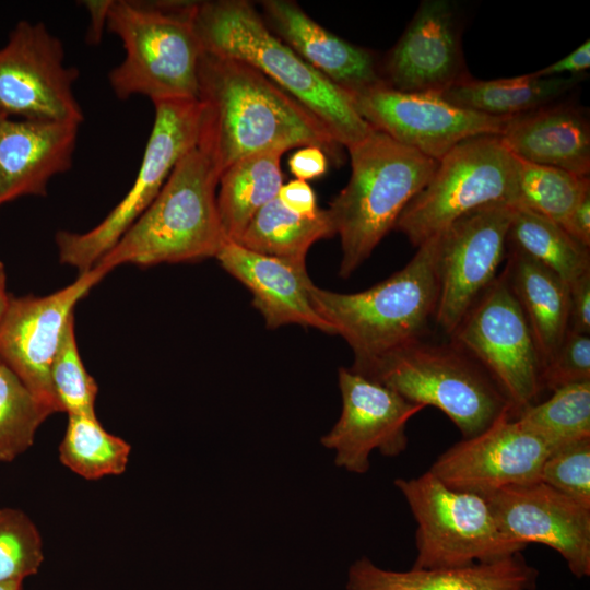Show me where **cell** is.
Masks as SVG:
<instances>
[{"instance_id": "1", "label": "cell", "mask_w": 590, "mask_h": 590, "mask_svg": "<svg viewBox=\"0 0 590 590\" xmlns=\"http://www.w3.org/2000/svg\"><path fill=\"white\" fill-rule=\"evenodd\" d=\"M198 84L197 146L220 176L237 161L266 151L314 145L339 161L341 145L326 126L252 66L203 51Z\"/></svg>"}, {"instance_id": "2", "label": "cell", "mask_w": 590, "mask_h": 590, "mask_svg": "<svg viewBox=\"0 0 590 590\" xmlns=\"http://www.w3.org/2000/svg\"><path fill=\"white\" fill-rule=\"evenodd\" d=\"M192 21L203 51L244 61L310 110L346 149L373 128L349 94L275 36L245 0L197 1Z\"/></svg>"}, {"instance_id": "3", "label": "cell", "mask_w": 590, "mask_h": 590, "mask_svg": "<svg viewBox=\"0 0 590 590\" xmlns=\"http://www.w3.org/2000/svg\"><path fill=\"white\" fill-rule=\"evenodd\" d=\"M417 248L401 270L363 292L344 294L310 286L317 314L351 346L352 367L423 339L435 318L439 296L436 236Z\"/></svg>"}, {"instance_id": "4", "label": "cell", "mask_w": 590, "mask_h": 590, "mask_svg": "<svg viewBox=\"0 0 590 590\" xmlns=\"http://www.w3.org/2000/svg\"><path fill=\"white\" fill-rule=\"evenodd\" d=\"M219 179L210 158L194 146L95 267L108 273L122 264L151 267L215 258L226 241L216 205Z\"/></svg>"}, {"instance_id": "5", "label": "cell", "mask_w": 590, "mask_h": 590, "mask_svg": "<svg viewBox=\"0 0 590 590\" xmlns=\"http://www.w3.org/2000/svg\"><path fill=\"white\" fill-rule=\"evenodd\" d=\"M347 150L351 177L327 209L341 238L342 278L369 258L438 166L437 161L374 128Z\"/></svg>"}, {"instance_id": "6", "label": "cell", "mask_w": 590, "mask_h": 590, "mask_svg": "<svg viewBox=\"0 0 590 590\" xmlns=\"http://www.w3.org/2000/svg\"><path fill=\"white\" fill-rule=\"evenodd\" d=\"M194 3L113 0L106 28L125 49L108 74L117 98L198 99L203 48L192 21Z\"/></svg>"}, {"instance_id": "7", "label": "cell", "mask_w": 590, "mask_h": 590, "mask_svg": "<svg viewBox=\"0 0 590 590\" xmlns=\"http://www.w3.org/2000/svg\"><path fill=\"white\" fill-rule=\"evenodd\" d=\"M351 369L412 403L437 408L463 438L480 434L502 415L516 418L511 403L489 374L453 342L435 344L421 339Z\"/></svg>"}, {"instance_id": "8", "label": "cell", "mask_w": 590, "mask_h": 590, "mask_svg": "<svg viewBox=\"0 0 590 590\" xmlns=\"http://www.w3.org/2000/svg\"><path fill=\"white\" fill-rule=\"evenodd\" d=\"M519 160L499 135L467 139L439 162L428 184L408 203L393 229L418 247L460 216L485 205H518Z\"/></svg>"}, {"instance_id": "9", "label": "cell", "mask_w": 590, "mask_h": 590, "mask_svg": "<svg viewBox=\"0 0 590 590\" xmlns=\"http://www.w3.org/2000/svg\"><path fill=\"white\" fill-rule=\"evenodd\" d=\"M393 483L417 523V554L412 568L462 567L502 559L526 548L502 533L484 497L451 489L429 470Z\"/></svg>"}, {"instance_id": "10", "label": "cell", "mask_w": 590, "mask_h": 590, "mask_svg": "<svg viewBox=\"0 0 590 590\" xmlns=\"http://www.w3.org/2000/svg\"><path fill=\"white\" fill-rule=\"evenodd\" d=\"M154 122L135 179L118 204L83 233L59 231L61 263L90 271L156 198L180 158L198 144L201 107L198 99L154 102Z\"/></svg>"}, {"instance_id": "11", "label": "cell", "mask_w": 590, "mask_h": 590, "mask_svg": "<svg viewBox=\"0 0 590 590\" xmlns=\"http://www.w3.org/2000/svg\"><path fill=\"white\" fill-rule=\"evenodd\" d=\"M494 379L516 417L539 402L542 363L506 269L480 296L450 335Z\"/></svg>"}, {"instance_id": "12", "label": "cell", "mask_w": 590, "mask_h": 590, "mask_svg": "<svg viewBox=\"0 0 590 590\" xmlns=\"http://www.w3.org/2000/svg\"><path fill=\"white\" fill-rule=\"evenodd\" d=\"M78 78L64 62L61 40L43 22L20 21L0 48V115L81 125Z\"/></svg>"}, {"instance_id": "13", "label": "cell", "mask_w": 590, "mask_h": 590, "mask_svg": "<svg viewBox=\"0 0 590 590\" xmlns=\"http://www.w3.org/2000/svg\"><path fill=\"white\" fill-rule=\"evenodd\" d=\"M515 208L475 209L435 235L439 296L434 319L448 335L497 278Z\"/></svg>"}, {"instance_id": "14", "label": "cell", "mask_w": 590, "mask_h": 590, "mask_svg": "<svg viewBox=\"0 0 590 590\" xmlns=\"http://www.w3.org/2000/svg\"><path fill=\"white\" fill-rule=\"evenodd\" d=\"M107 273L97 267L48 295H11L0 319V362L54 413L61 412L50 368L74 307Z\"/></svg>"}, {"instance_id": "15", "label": "cell", "mask_w": 590, "mask_h": 590, "mask_svg": "<svg viewBox=\"0 0 590 590\" xmlns=\"http://www.w3.org/2000/svg\"><path fill=\"white\" fill-rule=\"evenodd\" d=\"M349 96L371 128L437 162L467 139L499 135L509 118L464 109L435 94L396 91L386 84Z\"/></svg>"}, {"instance_id": "16", "label": "cell", "mask_w": 590, "mask_h": 590, "mask_svg": "<svg viewBox=\"0 0 590 590\" xmlns=\"http://www.w3.org/2000/svg\"><path fill=\"white\" fill-rule=\"evenodd\" d=\"M550 453L539 435L505 414L480 434L448 448L429 471L451 489L485 498L506 486L541 481Z\"/></svg>"}, {"instance_id": "17", "label": "cell", "mask_w": 590, "mask_h": 590, "mask_svg": "<svg viewBox=\"0 0 590 590\" xmlns=\"http://www.w3.org/2000/svg\"><path fill=\"white\" fill-rule=\"evenodd\" d=\"M338 380L341 415L320 439L323 447L335 451L334 464L364 474L374 449L386 457L401 455L408 446L406 423L425 406L351 368L340 367Z\"/></svg>"}, {"instance_id": "18", "label": "cell", "mask_w": 590, "mask_h": 590, "mask_svg": "<svg viewBox=\"0 0 590 590\" xmlns=\"http://www.w3.org/2000/svg\"><path fill=\"white\" fill-rule=\"evenodd\" d=\"M485 499L506 538L526 547L546 545L576 578L590 575V508L542 481L506 486Z\"/></svg>"}, {"instance_id": "19", "label": "cell", "mask_w": 590, "mask_h": 590, "mask_svg": "<svg viewBox=\"0 0 590 590\" xmlns=\"http://www.w3.org/2000/svg\"><path fill=\"white\" fill-rule=\"evenodd\" d=\"M379 69L392 90L435 95L471 75L455 5L448 0H423Z\"/></svg>"}, {"instance_id": "20", "label": "cell", "mask_w": 590, "mask_h": 590, "mask_svg": "<svg viewBox=\"0 0 590 590\" xmlns=\"http://www.w3.org/2000/svg\"><path fill=\"white\" fill-rule=\"evenodd\" d=\"M80 125L0 116V206L45 197L49 181L73 163Z\"/></svg>"}, {"instance_id": "21", "label": "cell", "mask_w": 590, "mask_h": 590, "mask_svg": "<svg viewBox=\"0 0 590 590\" xmlns=\"http://www.w3.org/2000/svg\"><path fill=\"white\" fill-rule=\"evenodd\" d=\"M215 259L252 294V305L268 329L299 324L334 334L332 327L315 310L312 285L305 262L261 255L226 240Z\"/></svg>"}, {"instance_id": "22", "label": "cell", "mask_w": 590, "mask_h": 590, "mask_svg": "<svg viewBox=\"0 0 590 590\" xmlns=\"http://www.w3.org/2000/svg\"><path fill=\"white\" fill-rule=\"evenodd\" d=\"M261 4L271 32L347 94L385 84L370 50L326 30L293 1L266 0Z\"/></svg>"}, {"instance_id": "23", "label": "cell", "mask_w": 590, "mask_h": 590, "mask_svg": "<svg viewBox=\"0 0 590 590\" xmlns=\"http://www.w3.org/2000/svg\"><path fill=\"white\" fill-rule=\"evenodd\" d=\"M499 138L521 161L589 177L590 121L577 103L559 99L509 117Z\"/></svg>"}, {"instance_id": "24", "label": "cell", "mask_w": 590, "mask_h": 590, "mask_svg": "<svg viewBox=\"0 0 590 590\" xmlns=\"http://www.w3.org/2000/svg\"><path fill=\"white\" fill-rule=\"evenodd\" d=\"M539 570L521 552L468 566L393 571L377 567L368 557L354 562L347 590H535Z\"/></svg>"}, {"instance_id": "25", "label": "cell", "mask_w": 590, "mask_h": 590, "mask_svg": "<svg viewBox=\"0 0 590 590\" xmlns=\"http://www.w3.org/2000/svg\"><path fill=\"white\" fill-rule=\"evenodd\" d=\"M506 271L544 368L554 358L569 330V285L548 268L512 246Z\"/></svg>"}, {"instance_id": "26", "label": "cell", "mask_w": 590, "mask_h": 590, "mask_svg": "<svg viewBox=\"0 0 590 590\" xmlns=\"http://www.w3.org/2000/svg\"><path fill=\"white\" fill-rule=\"evenodd\" d=\"M583 79L585 74L535 78L528 73L495 80L469 75L438 96L464 109L508 118L559 101Z\"/></svg>"}, {"instance_id": "27", "label": "cell", "mask_w": 590, "mask_h": 590, "mask_svg": "<svg viewBox=\"0 0 590 590\" xmlns=\"http://www.w3.org/2000/svg\"><path fill=\"white\" fill-rule=\"evenodd\" d=\"M282 151H266L246 156L219 179L216 205L226 240L237 241L245 228L283 185Z\"/></svg>"}, {"instance_id": "28", "label": "cell", "mask_w": 590, "mask_h": 590, "mask_svg": "<svg viewBox=\"0 0 590 590\" xmlns=\"http://www.w3.org/2000/svg\"><path fill=\"white\" fill-rule=\"evenodd\" d=\"M334 235L327 210L302 216L274 198L257 212L236 243L261 255L305 262L312 244Z\"/></svg>"}, {"instance_id": "29", "label": "cell", "mask_w": 590, "mask_h": 590, "mask_svg": "<svg viewBox=\"0 0 590 590\" xmlns=\"http://www.w3.org/2000/svg\"><path fill=\"white\" fill-rule=\"evenodd\" d=\"M507 243L556 273L569 286L590 271L589 248L546 216L516 205Z\"/></svg>"}, {"instance_id": "30", "label": "cell", "mask_w": 590, "mask_h": 590, "mask_svg": "<svg viewBox=\"0 0 590 590\" xmlns=\"http://www.w3.org/2000/svg\"><path fill=\"white\" fill-rule=\"evenodd\" d=\"M131 446L108 433L96 415H68L59 459L85 480L119 475L127 469Z\"/></svg>"}, {"instance_id": "31", "label": "cell", "mask_w": 590, "mask_h": 590, "mask_svg": "<svg viewBox=\"0 0 590 590\" xmlns=\"http://www.w3.org/2000/svg\"><path fill=\"white\" fill-rule=\"evenodd\" d=\"M516 418L539 435L551 452L590 438V381L558 388L547 400L527 408Z\"/></svg>"}, {"instance_id": "32", "label": "cell", "mask_w": 590, "mask_h": 590, "mask_svg": "<svg viewBox=\"0 0 590 590\" xmlns=\"http://www.w3.org/2000/svg\"><path fill=\"white\" fill-rule=\"evenodd\" d=\"M588 193L589 177L519 160V206L542 214L564 227L577 204Z\"/></svg>"}, {"instance_id": "33", "label": "cell", "mask_w": 590, "mask_h": 590, "mask_svg": "<svg viewBox=\"0 0 590 590\" xmlns=\"http://www.w3.org/2000/svg\"><path fill=\"white\" fill-rule=\"evenodd\" d=\"M54 412L0 362V462H10L34 442L37 429Z\"/></svg>"}, {"instance_id": "34", "label": "cell", "mask_w": 590, "mask_h": 590, "mask_svg": "<svg viewBox=\"0 0 590 590\" xmlns=\"http://www.w3.org/2000/svg\"><path fill=\"white\" fill-rule=\"evenodd\" d=\"M50 380L61 412L68 415H96L98 387L81 359L70 318L50 368Z\"/></svg>"}, {"instance_id": "35", "label": "cell", "mask_w": 590, "mask_h": 590, "mask_svg": "<svg viewBox=\"0 0 590 590\" xmlns=\"http://www.w3.org/2000/svg\"><path fill=\"white\" fill-rule=\"evenodd\" d=\"M44 560L40 533L21 509L0 508V582L35 575Z\"/></svg>"}, {"instance_id": "36", "label": "cell", "mask_w": 590, "mask_h": 590, "mask_svg": "<svg viewBox=\"0 0 590 590\" xmlns=\"http://www.w3.org/2000/svg\"><path fill=\"white\" fill-rule=\"evenodd\" d=\"M541 481L590 508V438L552 451L543 463Z\"/></svg>"}, {"instance_id": "37", "label": "cell", "mask_w": 590, "mask_h": 590, "mask_svg": "<svg viewBox=\"0 0 590 590\" xmlns=\"http://www.w3.org/2000/svg\"><path fill=\"white\" fill-rule=\"evenodd\" d=\"M590 381V337L568 330L554 358L542 370L544 390Z\"/></svg>"}, {"instance_id": "38", "label": "cell", "mask_w": 590, "mask_h": 590, "mask_svg": "<svg viewBox=\"0 0 590 590\" xmlns=\"http://www.w3.org/2000/svg\"><path fill=\"white\" fill-rule=\"evenodd\" d=\"M569 330L589 334L590 332V271L570 286Z\"/></svg>"}, {"instance_id": "39", "label": "cell", "mask_w": 590, "mask_h": 590, "mask_svg": "<svg viewBox=\"0 0 590 590\" xmlns=\"http://www.w3.org/2000/svg\"><path fill=\"white\" fill-rule=\"evenodd\" d=\"M276 198L291 212L302 216H314L320 210L312 188L304 180L294 179L282 185Z\"/></svg>"}, {"instance_id": "40", "label": "cell", "mask_w": 590, "mask_h": 590, "mask_svg": "<svg viewBox=\"0 0 590 590\" xmlns=\"http://www.w3.org/2000/svg\"><path fill=\"white\" fill-rule=\"evenodd\" d=\"M326 152L314 145L303 146L288 158L291 173L299 180H311L321 177L328 169Z\"/></svg>"}, {"instance_id": "41", "label": "cell", "mask_w": 590, "mask_h": 590, "mask_svg": "<svg viewBox=\"0 0 590 590\" xmlns=\"http://www.w3.org/2000/svg\"><path fill=\"white\" fill-rule=\"evenodd\" d=\"M590 67V42L586 40L569 55L531 74L535 78L570 76L585 74Z\"/></svg>"}, {"instance_id": "42", "label": "cell", "mask_w": 590, "mask_h": 590, "mask_svg": "<svg viewBox=\"0 0 590 590\" xmlns=\"http://www.w3.org/2000/svg\"><path fill=\"white\" fill-rule=\"evenodd\" d=\"M564 228L576 240L590 248V193L577 204Z\"/></svg>"}, {"instance_id": "43", "label": "cell", "mask_w": 590, "mask_h": 590, "mask_svg": "<svg viewBox=\"0 0 590 590\" xmlns=\"http://www.w3.org/2000/svg\"><path fill=\"white\" fill-rule=\"evenodd\" d=\"M113 0H87L83 1L90 15V26L86 33V42L97 45L102 40L104 28L107 25L108 12Z\"/></svg>"}, {"instance_id": "44", "label": "cell", "mask_w": 590, "mask_h": 590, "mask_svg": "<svg viewBox=\"0 0 590 590\" xmlns=\"http://www.w3.org/2000/svg\"><path fill=\"white\" fill-rule=\"evenodd\" d=\"M11 295L7 291V274L4 264L0 261V319L3 316Z\"/></svg>"}, {"instance_id": "45", "label": "cell", "mask_w": 590, "mask_h": 590, "mask_svg": "<svg viewBox=\"0 0 590 590\" xmlns=\"http://www.w3.org/2000/svg\"><path fill=\"white\" fill-rule=\"evenodd\" d=\"M22 580H10L0 582V590H22Z\"/></svg>"}, {"instance_id": "46", "label": "cell", "mask_w": 590, "mask_h": 590, "mask_svg": "<svg viewBox=\"0 0 590 590\" xmlns=\"http://www.w3.org/2000/svg\"><path fill=\"white\" fill-rule=\"evenodd\" d=\"M0 116H2V115H0Z\"/></svg>"}]
</instances>
